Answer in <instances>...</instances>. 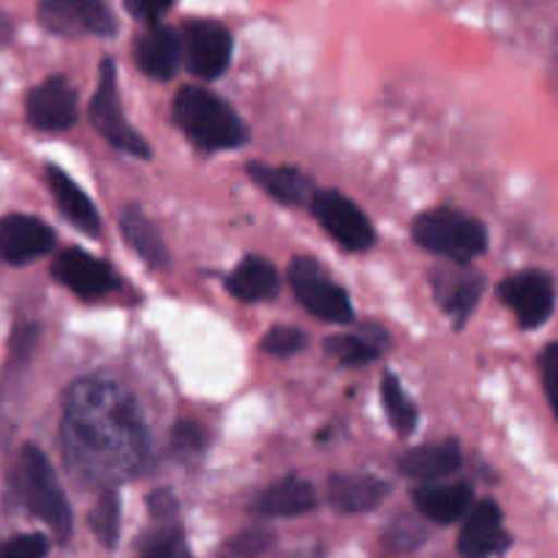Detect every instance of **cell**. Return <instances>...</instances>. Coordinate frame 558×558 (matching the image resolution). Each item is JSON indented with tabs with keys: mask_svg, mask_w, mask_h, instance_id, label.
<instances>
[{
	"mask_svg": "<svg viewBox=\"0 0 558 558\" xmlns=\"http://www.w3.org/2000/svg\"><path fill=\"white\" fill-rule=\"evenodd\" d=\"M147 507H150L153 515L161 518V521H169V518L174 515V510H178L172 490H156V494H150V501H147Z\"/></svg>",
	"mask_w": 558,
	"mask_h": 558,
	"instance_id": "e575fe53",
	"label": "cell"
},
{
	"mask_svg": "<svg viewBox=\"0 0 558 558\" xmlns=\"http://www.w3.org/2000/svg\"><path fill=\"white\" fill-rule=\"evenodd\" d=\"M47 185H49V194H52L54 205H58V210L63 213V216L69 218L76 229H80V232L93 234V238L101 232V216H98L96 205H93L90 196H87L85 191H82L80 185H76L74 180L63 172V169L49 167L47 169Z\"/></svg>",
	"mask_w": 558,
	"mask_h": 558,
	"instance_id": "d6986e66",
	"label": "cell"
},
{
	"mask_svg": "<svg viewBox=\"0 0 558 558\" xmlns=\"http://www.w3.org/2000/svg\"><path fill=\"white\" fill-rule=\"evenodd\" d=\"M248 174L256 185L267 191L272 199L283 205H305L314 202V180L292 167H267V163H248Z\"/></svg>",
	"mask_w": 558,
	"mask_h": 558,
	"instance_id": "7402d4cb",
	"label": "cell"
},
{
	"mask_svg": "<svg viewBox=\"0 0 558 558\" xmlns=\"http://www.w3.org/2000/svg\"><path fill=\"white\" fill-rule=\"evenodd\" d=\"M325 349L343 365H365L385 352V341H374L371 336H332L325 341Z\"/></svg>",
	"mask_w": 558,
	"mask_h": 558,
	"instance_id": "484cf974",
	"label": "cell"
},
{
	"mask_svg": "<svg viewBox=\"0 0 558 558\" xmlns=\"http://www.w3.org/2000/svg\"><path fill=\"white\" fill-rule=\"evenodd\" d=\"M272 534L259 532V529H251V532L238 534V537L229 539L221 550H218V558H259L270 548Z\"/></svg>",
	"mask_w": 558,
	"mask_h": 558,
	"instance_id": "f1b7e54d",
	"label": "cell"
},
{
	"mask_svg": "<svg viewBox=\"0 0 558 558\" xmlns=\"http://www.w3.org/2000/svg\"><path fill=\"white\" fill-rule=\"evenodd\" d=\"M305 332L298 327H272L265 338H262V349L272 357H292V354L305 349Z\"/></svg>",
	"mask_w": 558,
	"mask_h": 558,
	"instance_id": "f546056e",
	"label": "cell"
},
{
	"mask_svg": "<svg viewBox=\"0 0 558 558\" xmlns=\"http://www.w3.org/2000/svg\"><path fill=\"white\" fill-rule=\"evenodd\" d=\"M120 232H123L125 243L142 256L150 267H167L169 265V251L163 243L161 232L156 223L145 216L140 205H129L120 213Z\"/></svg>",
	"mask_w": 558,
	"mask_h": 558,
	"instance_id": "cb8c5ba5",
	"label": "cell"
},
{
	"mask_svg": "<svg viewBox=\"0 0 558 558\" xmlns=\"http://www.w3.org/2000/svg\"><path fill=\"white\" fill-rule=\"evenodd\" d=\"M289 283H292L303 308L314 314L316 319L332 322V325H349L354 319L352 300H349L347 289L338 287L308 256H298L289 265Z\"/></svg>",
	"mask_w": 558,
	"mask_h": 558,
	"instance_id": "8992f818",
	"label": "cell"
},
{
	"mask_svg": "<svg viewBox=\"0 0 558 558\" xmlns=\"http://www.w3.org/2000/svg\"><path fill=\"white\" fill-rule=\"evenodd\" d=\"M407 477L420 480V483H436L441 477H450L461 469V450L456 441H439V445H425L417 450L407 452L398 463Z\"/></svg>",
	"mask_w": 558,
	"mask_h": 558,
	"instance_id": "603a6c76",
	"label": "cell"
},
{
	"mask_svg": "<svg viewBox=\"0 0 558 558\" xmlns=\"http://www.w3.org/2000/svg\"><path fill=\"white\" fill-rule=\"evenodd\" d=\"M38 20L58 36H112L118 31V20L104 0H41Z\"/></svg>",
	"mask_w": 558,
	"mask_h": 558,
	"instance_id": "52a82bcc",
	"label": "cell"
},
{
	"mask_svg": "<svg viewBox=\"0 0 558 558\" xmlns=\"http://www.w3.org/2000/svg\"><path fill=\"white\" fill-rule=\"evenodd\" d=\"M52 276L82 300H98L118 287L112 267L80 248H65L54 259Z\"/></svg>",
	"mask_w": 558,
	"mask_h": 558,
	"instance_id": "7c38bea8",
	"label": "cell"
},
{
	"mask_svg": "<svg viewBox=\"0 0 558 558\" xmlns=\"http://www.w3.org/2000/svg\"><path fill=\"white\" fill-rule=\"evenodd\" d=\"M390 485L374 474H332L327 483V501L338 512H368L385 501Z\"/></svg>",
	"mask_w": 558,
	"mask_h": 558,
	"instance_id": "ac0fdd59",
	"label": "cell"
},
{
	"mask_svg": "<svg viewBox=\"0 0 558 558\" xmlns=\"http://www.w3.org/2000/svg\"><path fill=\"white\" fill-rule=\"evenodd\" d=\"M412 234L425 251L447 262H456V265H469L488 248V232L483 223L466 213L450 210V207L423 213L414 221Z\"/></svg>",
	"mask_w": 558,
	"mask_h": 558,
	"instance_id": "277c9868",
	"label": "cell"
},
{
	"mask_svg": "<svg viewBox=\"0 0 558 558\" xmlns=\"http://www.w3.org/2000/svg\"><path fill=\"white\" fill-rule=\"evenodd\" d=\"M412 499L414 505H417V510L423 512L428 521L447 526V523L461 521V518L472 510L474 494L469 483H425L412 490Z\"/></svg>",
	"mask_w": 558,
	"mask_h": 558,
	"instance_id": "e0dca14e",
	"label": "cell"
},
{
	"mask_svg": "<svg viewBox=\"0 0 558 558\" xmlns=\"http://www.w3.org/2000/svg\"><path fill=\"white\" fill-rule=\"evenodd\" d=\"M90 123L118 150L136 158L150 156V145L145 142V136L136 134L129 120L123 118L118 96V69H114L112 58H104L101 69H98V85L90 98Z\"/></svg>",
	"mask_w": 558,
	"mask_h": 558,
	"instance_id": "5b68a950",
	"label": "cell"
},
{
	"mask_svg": "<svg viewBox=\"0 0 558 558\" xmlns=\"http://www.w3.org/2000/svg\"><path fill=\"white\" fill-rule=\"evenodd\" d=\"M539 368H543L545 392H548V401L550 407H554V414L558 420V341L545 349L543 357H539Z\"/></svg>",
	"mask_w": 558,
	"mask_h": 558,
	"instance_id": "d6a6232c",
	"label": "cell"
},
{
	"mask_svg": "<svg viewBox=\"0 0 558 558\" xmlns=\"http://www.w3.org/2000/svg\"><path fill=\"white\" fill-rule=\"evenodd\" d=\"M60 441L71 472L93 485L131 477L147 456L140 412L131 396L109 379H85L71 387Z\"/></svg>",
	"mask_w": 558,
	"mask_h": 558,
	"instance_id": "6da1fadb",
	"label": "cell"
},
{
	"mask_svg": "<svg viewBox=\"0 0 558 558\" xmlns=\"http://www.w3.org/2000/svg\"><path fill=\"white\" fill-rule=\"evenodd\" d=\"M430 283H434V292L439 298L441 308L452 316L458 327L472 316L485 289V278L480 272H474L469 265H456V262L436 267L430 272Z\"/></svg>",
	"mask_w": 558,
	"mask_h": 558,
	"instance_id": "4fadbf2b",
	"label": "cell"
},
{
	"mask_svg": "<svg viewBox=\"0 0 558 558\" xmlns=\"http://www.w3.org/2000/svg\"><path fill=\"white\" fill-rule=\"evenodd\" d=\"M49 543L44 534H16L0 543V558H44Z\"/></svg>",
	"mask_w": 558,
	"mask_h": 558,
	"instance_id": "1f68e13d",
	"label": "cell"
},
{
	"mask_svg": "<svg viewBox=\"0 0 558 558\" xmlns=\"http://www.w3.org/2000/svg\"><path fill=\"white\" fill-rule=\"evenodd\" d=\"M9 31H11V22L0 14V41H3V38H9Z\"/></svg>",
	"mask_w": 558,
	"mask_h": 558,
	"instance_id": "d590c367",
	"label": "cell"
},
{
	"mask_svg": "<svg viewBox=\"0 0 558 558\" xmlns=\"http://www.w3.org/2000/svg\"><path fill=\"white\" fill-rule=\"evenodd\" d=\"M14 488L20 501L25 505V510L33 518H38L60 543H65L71 537L74 515H71V507L65 501L63 488H60L58 477H54L52 463L47 461V456L38 447H22L14 472Z\"/></svg>",
	"mask_w": 558,
	"mask_h": 558,
	"instance_id": "3957f363",
	"label": "cell"
},
{
	"mask_svg": "<svg viewBox=\"0 0 558 558\" xmlns=\"http://www.w3.org/2000/svg\"><path fill=\"white\" fill-rule=\"evenodd\" d=\"M381 403H385L387 420H390L392 428H396L398 434H414V428H417V407H414L412 398L403 392L396 374H385V379H381Z\"/></svg>",
	"mask_w": 558,
	"mask_h": 558,
	"instance_id": "d4e9b609",
	"label": "cell"
},
{
	"mask_svg": "<svg viewBox=\"0 0 558 558\" xmlns=\"http://www.w3.org/2000/svg\"><path fill=\"white\" fill-rule=\"evenodd\" d=\"M54 248V232L38 218L11 213L0 221V259L9 265H27Z\"/></svg>",
	"mask_w": 558,
	"mask_h": 558,
	"instance_id": "5bb4252c",
	"label": "cell"
},
{
	"mask_svg": "<svg viewBox=\"0 0 558 558\" xmlns=\"http://www.w3.org/2000/svg\"><path fill=\"white\" fill-rule=\"evenodd\" d=\"M510 545V534L505 532V515L496 501L485 499L469 510L466 523L461 529L458 550L463 558H490Z\"/></svg>",
	"mask_w": 558,
	"mask_h": 558,
	"instance_id": "9a60e30c",
	"label": "cell"
},
{
	"mask_svg": "<svg viewBox=\"0 0 558 558\" xmlns=\"http://www.w3.org/2000/svg\"><path fill=\"white\" fill-rule=\"evenodd\" d=\"M172 112L183 134L205 150H232L248 142V125L243 118L205 87H183L174 98Z\"/></svg>",
	"mask_w": 558,
	"mask_h": 558,
	"instance_id": "7a4b0ae2",
	"label": "cell"
},
{
	"mask_svg": "<svg viewBox=\"0 0 558 558\" xmlns=\"http://www.w3.org/2000/svg\"><path fill=\"white\" fill-rule=\"evenodd\" d=\"M90 529L104 548H114L120 537V499L112 488L98 496L90 512Z\"/></svg>",
	"mask_w": 558,
	"mask_h": 558,
	"instance_id": "4316f807",
	"label": "cell"
},
{
	"mask_svg": "<svg viewBox=\"0 0 558 558\" xmlns=\"http://www.w3.org/2000/svg\"><path fill=\"white\" fill-rule=\"evenodd\" d=\"M183 38L169 25H153L134 44L136 65L153 80H172L183 63Z\"/></svg>",
	"mask_w": 558,
	"mask_h": 558,
	"instance_id": "2e32d148",
	"label": "cell"
},
{
	"mask_svg": "<svg viewBox=\"0 0 558 558\" xmlns=\"http://www.w3.org/2000/svg\"><path fill=\"white\" fill-rule=\"evenodd\" d=\"M174 5V0H125V9L136 16V20H158L163 11H169Z\"/></svg>",
	"mask_w": 558,
	"mask_h": 558,
	"instance_id": "836d02e7",
	"label": "cell"
},
{
	"mask_svg": "<svg viewBox=\"0 0 558 558\" xmlns=\"http://www.w3.org/2000/svg\"><path fill=\"white\" fill-rule=\"evenodd\" d=\"M499 298L515 314L518 325L526 327V330H534V327L545 325L550 319V314H554L556 287L548 272L523 270L501 283Z\"/></svg>",
	"mask_w": 558,
	"mask_h": 558,
	"instance_id": "ba28073f",
	"label": "cell"
},
{
	"mask_svg": "<svg viewBox=\"0 0 558 558\" xmlns=\"http://www.w3.org/2000/svg\"><path fill=\"white\" fill-rule=\"evenodd\" d=\"M227 289L232 298L243 300V303H262V300L276 298L281 289V276L267 259L248 256L229 272Z\"/></svg>",
	"mask_w": 558,
	"mask_h": 558,
	"instance_id": "44dd1931",
	"label": "cell"
},
{
	"mask_svg": "<svg viewBox=\"0 0 558 558\" xmlns=\"http://www.w3.org/2000/svg\"><path fill=\"white\" fill-rule=\"evenodd\" d=\"M185 63L199 80H218L232 60V33L216 20L185 22Z\"/></svg>",
	"mask_w": 558,
	"mask_h": 558,
	"instance_id": "30bf717a",
	"label": "cell"
},
{
	"mask_svg": "<svg viewBox=\"0 0 558 558\" xmlns=\"http://www.w3.org/2000/svg\"><path fill=\"white\" fill-rule=\"evenodd\" d=\"M316 505H319V499H316L314 485L298 477H287L262 490L251 510L265 518H294L311 512Z\"/></svg>",
	"mask_w": 558,
	"mask_h": 558,
	"instance_id": "ffe728a7",
	"label": "cell"
},
{
	"mask_svg": "<svg viewBox=\"0 0 558 558\" xmlns=\"http://www.w3.org/2000/svg\"><path fill=\"white\" fill-rule=\"evenodd\" d=\"M207 447V430L194 420H183L174 425L172 430V450L180 458H196L202 456Z\"/></svg>",
	"mask_w": 558,
	"mask_h": 558,
	"instance_id": "4dcf8cb0",
	"label": "cell"
},
{
	"mask_svg": "<svg viewBox=\"0 0 558 558\" xmlns=\"http://www.w3.org/2000/svg\"><path fill=\"white\" fill-rule=\"evenodd\" d=\"M140 558H191V550L183 532L178 526H167L147 539Z\"/></svg>",
	"mask_w": 558,
	"mask_h": 558,
	"instance_id": "83f0119b",
	"label": "cell"
},
{
	"mask_svg": "<svg viewBox=\"0 0 558 558\" xmlns=\"http://www.w3.org/2000/svg\"><path fill=\"white\" fill-rule=\"evenodd\" d=\"M314 216L343 248L349 251H368L374 245L376 232L371 227L368 216L354 205L352 199L341 194V191H316Z\"/></svg>",
	"mask_w": 558,
	"mask_h": 558,
	"instance_id": "9c48e42d",
	"label": "cell"
},
{
	"mask_svg": "<svg viewBox=\"0 0 558 558\" xmlns=\"http://www.w3.org/2000/svg\"><path fill=\"white\" fill-rule=\"evenodd\" d=\"M80 101L63 76H49L27 93V120L38 131H65L76 123Z\"/></svg>",
	"mask_w": 558,
	"mask_h": 558,
	"instance_id": "8fae6325",
	"label": "cell"
}]
</instances>
